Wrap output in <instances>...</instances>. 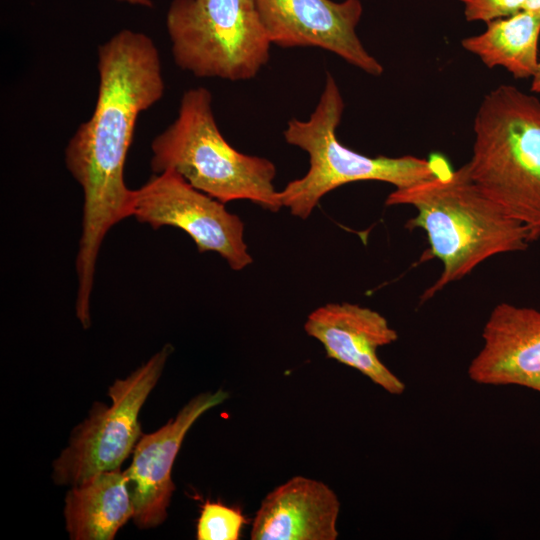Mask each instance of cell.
Masks as SVG:
<instances>
[{
  "instance_id": "cell-1",
  "label": "cell",
  "mask_w": 540,
  "mask_h": 540,
  "mask_svg": "<svg viewBox=\"0 0 540 540\" xmlns=\"http://www.w3.org/2000/svg\"><path fill=\"white\" fill-rule=\"evenodd\" d=\"M99 87L90 119L65 150L66 167L83 191L76 256L75 308L90 311L97 256L106 233L132 216L133 190L124 180L126 156L139 114L164 93L158 50L145 34L122 30L98 49Z\"/></svg>"
},
{
  "instance_id": "cell-2",
  "label": "cell",
  "mask_w": 540,
  "mask_h": 540,
  "mask_svg": "<svg viewBox=\"0 0 540 540\" xmlns=\"http://www.w3.org/2000/svg\"><path fill=\"white\" fill-rule=\"evenodd\" d=\"M385 204L416 210L406 227L422 229L429 243V258L442 263L441 274L422 293L421 303L489 258L526 250L540 237V229L510 217L485 195L465 164L448 175L395 189Z\"/></svg>"
},
{
  "instance_id": "cell-3",
  "label": "cell",
  "mask_w": 540,
  "mask_h": 540,
  "mask_svg": "<svg viewBox=\"0 0 540 540\" xmlns=\"http://www.w3.org/2000/svg\"><path fill=\"white\" fill-rule=\"evenodd\" d=\"M344 108L337 82L327 73L323 91L309 118H292L283 131L285 141L309 157L306 174L278 191L282 207L288 208L293 216L308 218L323 196L348 183L380 181L402 189L453 171L440 154L428 159L411 155L370 157L344 146L337 138Z\"/></svg>"
},
{
  "instance_id": "cell-4",
  "label": "cell",
  "mask_w": 540,
  "mask_h": 540,
  "mask_svg": "<svg viewBox=\"0 0 540 540\" xmlns=\"http://www.w3.org/2000/svg\"><path fill=\"white\" fill-rule=\"evenodd\" d=\"M473 132L472 181L510 217L540 229V100L501 84L482 99Z\"/></svg>"
},
{
  "instance_id": "cell-5",
  "label": "cell",
  "mask_w": 540,
  "mask_h": 540,
  "mask_svg": "<svg viewBox=\"0 0 540 540\" xmlns=\"http://www.w3.org/2000/svg\"><path fill=\"white\" fill-rule=\"evenodd\" d=\"M155 174L174 170L189 184L226 204L248 200L277 212L282 208L273 181L276 167L267 158L244 154L223 137L203 87L187 90L175 121L152 142Z\"/></svg>"
},
{
  "instance_id": "cell-6",
  "label": "cell",
  "mask_w": 540,
  "mask_h": 540,
  "mask_svg": "<svg viewBox=\"0 0 540 540\" xmlns=\"http://www.w3.org/2000/svg\"><path fill=\"white\" fill-rule=\"evenodd\" d=\"M166 24L175 63L196 77L249 80L270 59L255 0H173Z\"/></svg>"
},
{
  "instance_id": "cell-7",
  "label": "cell",
  "mask_w": 540,
  "mask_h": 540,
  "mask_svg": "<svg viewBox=\"0 0 540 540\" xmlns=\"http://www.w3.org/2000/svg\"><path fill=\"white\" fill-rule=\"evenodd\" d=\"M173 348L165 345L146 363L108 389L111 406L96 402L77 425L68 446L53 462V481L76 485L89 477L119 469L142 436L140 410L158 382Z\"/></svg>"
},
{
  "instance_id": "cell-8",
  "label": "cell",
  "mask_w": 540,
  "mask_h": 540,
  "mask_svg": "<svg viewBox=\"0 0 540 540\" xmlns=\"http://www.w3.org/2000/svg\"><path fill=\"white\" fill-rule=\"evenodd\" d=\"M132 216L154 230L162 226L183 230L199 253H218L232 270H243L253 262L240 217L174 170L157 173L133 190Z\"/></svg>"
},
{
  "instance_id": "cell-9",
  "label": "cell",
  "mask_w": 540,
  "mask_h": 540,
  "mask_svg": "<svg viewBox=\"0 0 540 540\" xmlns=\"http://www.w3.org/2000/svg\"><path fill=\"white\" fill-rule=\"evenodd\" d=\"M272 45L318 47L336 54L371 76H381L382 64L356 33L363 7L360 0H255Z\"/></svg>"
},
{
  "instance_id": "cell-10",
  "label": "cell",
  "mask_w": 540,
  "mask_h": 540,
  "mask_svg": "<svg viewBox=\"0 0 540 540\" xmlns=\"http://www.w3.org/2000/svg\"><path fill=\"white\" fill-rule=\"evenodd\" d=\"M229 394L219 389L193 397L164 426L140 437L131 465L124 471L134 514L141 529L161 524L167 517L175 485L172 467L186 433L206 411L223 403Z\"/></svg>"
},
{
  "instance_id": "cell-11",
  "label": "cell",
  "mask_w": 540,
  "mask_h": 540,
  "mask_svg": "<svg viewBox=\"0 0 540 540\" xmlns=\"http://www.w3.org/2000/svg\"><path fill=\"white\" fill-rule=\"evenodd\" d=\"M304 330L323 345L328 358L359 371L389 394L404 392V382L377 355L379 347L398 339L379 312L348 302L328 303L309 314Z\"/></svg>"
},
{
  "instance_id": "cell-12",
  "label": "cell",
  "mask_w": 540,
  "mask_h": 540,
  "mask_svg": "<svg viewBox=\"0 0 540 540\" xmlns=\"http://www.w3.org/2000/svg\"><path fill=\"white\" fill-rule=\"evenodd\" d=\"M483 345L468 366L481 385H517L540 393V311L497 304L482 331Z\"/></svg>"
},
{
  "instance_id": "cell-13",
  "label": "cell",
  "mask_w": 540,
  "mask_h": 540,
  "mask_svg": "<svg viewBox=\"0 0 540 540\" xmlns=\"http://www.w3.org/2000/svg\"><path fill=\"white\" fill-rule=\"evenodd\" d=\"M340 501L324 482L295 476L261 501L252 540H335Z\"/></svg>"
},
{
  "instance_id": "cell-14",
  "label": "cell",
  "mask_w": 540,
  "mask_h": 540,
  "mask_svg": "<svg viewBox=\"0 0 540 540\" xmlns=\"http://www.w3.org/2000/svg\"><path fill=\"white\" fill-rule=\"evenodd\" d=\"M125 473H97L73 485L65 497L66 530L72 540H111L133 518Z\"/></svg>"
},
{
  "instance_id": "cell-15",
  "label": "cell",
  "mask_w": 540,
  "mask_h": 540,
  "mask_svg": "<svg viewBox=\"0 0 540 540\" xmlns=\"http://www.w3.org/2000/svg\"><path fill=\"white\" fill-rule=\"evenodd\" d=\"M486 25L482 33L462 39L461 46L488 68L502 67L516 79L532 78L540 61V14L521 10Z\"/></svg>"
},
{
  "instance_id": "cell-16",
  "label": "cell",
  "mask_w": 540,
  "mask_h": 540,
  "mask_svg": "<svg viewBox=\"0 0 540 540\" xmlns=\"http://www.w3.org/2000/svg\"><path fill=\"white\" fill-rule=\"evenodd\" d=\"M245 518L241 511L221 502L207 500L196 525L198 540H238Z\"/></svg>"
},
{
  "instance_id": "cell-17",
  "label": "cell",
  "mask_w": 540,
  "mask_h": 540,
  "mask_svg": "<svg viewBox=\"0 0 540 540\" xmlns=\"http://www.w3.org/2000/svg\"><path fill=\"white\" fill-rule=\"evenodd\" d=\"M467 21H490L512 16L523 9L527 0H460Z\"/></svg>"
},
{
  "instance_id": "cell-18",
  "label": "cell",
  "mask_w": 540,
  "mask_h": 540,
  "mask_svg": "<svg viewBox=\"0 0 540 540\" xmlns=\"http://www.w3.org/2000/svg\"><path fill=\"white\" fill-rule=\"evenodd\" d=\"M522 10L540 14V0H527Z\"/></svg>"
},
{
  "instance_id": "cell-19",
  "label": "cell",
  "mask_w": 540,
  "mask_h": 540,
  "mask_svg": "<svg viewBox=\"0 0 540 540\" xmlns=\"http://www.w3.org/2000/svg\"><path fill=\"white\" fill-rule=\"evenodd\" d=\"M531 91L533 93H540V61L536 73L532 77Z\"/></svg>"
},
{
  "instance_id": "cell-20",
  "label": "cell",
  "mask_w": 540,
  "mask_h": 540,
  "mask_svg": "<svg viewBox=\"0 0 540 540\" xmlns=\"http://www.w3.org/2000/svg\"><path fill=\"white\" fill-rule=\"evenodd\" d=\"M119 1H126L131 4H137V5H143V6H151L150 0H119Z\"/></svg>"
}]
</instances>
